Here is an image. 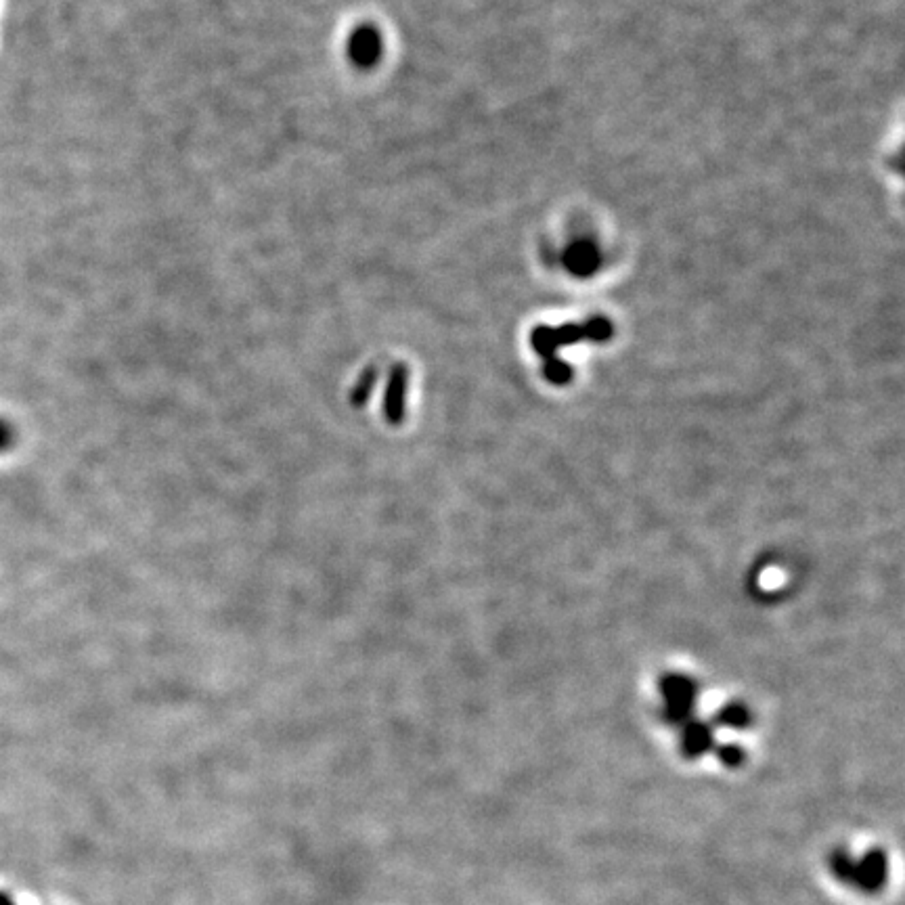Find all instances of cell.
<instances>
[{"label":"cell","mask_w":905,"mask_h":905,"mask_svg":"<svg viewBox=\"0 0 905 905\" xmlns=\"http://www.w3.org/2000/svg\"><path fill=\"white\" fill-rule=\"evenodd\" d=\"M830 870L843 885L855 887L857 891L864 893H874L885 887L889 862L887 855L878 849H868L866 853L841 849L832 855Z\"/></svg>","instance_id":"obj_1"},{"label":"cell","mask_w":905,"mask_h":905,"mask_svg":"<svg viewBox=\"0 0 905 905\" xmlns=\"http://www.w3.org/2000/svg\"><path fill=\"white\" fill-rule=\"evenodd\" d=\"M660 694L665 698V719L675 725H683L692 719L698 686L688 675L669 673L660 679Z\"/></svg>","instance_id":"obj_2"},{"label":"cell","mask_w":905,"mask_h":905,"mask_svg":"<svg viewBox=\"0 0 905 905\" xmlns=\"http://www.w3.org/2000/svg\"><path fill=\"white\" fill-rule=\"evenodd\" d=\"M407 390H409V371L405 365H396L390 373L384 394V415L386 422L392 426H399L405 419Z\"/></svg>","instance_id":"obj_3"},{"label":"cell","mask_w":905,"mask_h":905,"mask_svg":"<svg viewBox=\"0 0 905 905\" xmlns=\"http://www.w3.org/2000/svg\"><path fill=\"white\" fill-rule=\"evenodd\" d=\"M346 51L352 61L367 68V65H373L382 55V36L375 28L363 26L350 34Z\"/></svg>","instance_id":"obj_4"},{"label":"cell","mask_w":905,"mask_h":905,"mask_svg":"<svg viewBox=\"0 0 905 905\" xmlns=\"http://www.w3.org/2000/svg\"><path fill=\"white\" fill-rule=\"evenodd\" d=\"M715 744V732L713 725L700 721V719H690L683 723V734H681V750L683 755L690 759H698L704 753H709Z\"/></svg>","instance_id":"obj_5"},{"label":"cell","mask_w":905,"mask_h":905,"mask_svg":"<svg viewBox=\"0 0 905 905\" xmlns=\"http://www.w3.org/2000/svg\"><path fill=\"white\" fill-rule=\"evenodd\" d=\"M715 723L730 727V730H744V727L750 725V711L742 702H727L717 711Z\"/></svg>","instance_id":"obj_6"},{"label":"cell","mask_w":905,"mask_h":905,"mask_svg":"<svg viewBox=\"0 0 905 905\" xmlns=\"http://www.w3.org/2000/svg\"><path fill=\"white\" fill-rule=\"evenodd\" d=\"M543 375H545V380L554 386H564L575 378V371H572V365H568L566 361H562L558 357H551V359H545Z\"/></svg>","instance_id":"obj_7"},{"label":"cell","mask_w":905,"mask_h":905,"mask_svg":"<svg viewBox=\"0 0 905 905\" xmlns=\"http://www.w3.org/2000/svg\"><path fill=\"white\" fill-rule=\"evenodd\" d=\"M595 264H598V254H595V250L589 244H581L577 248H572V252L568 256V267L583 275L593 271Z\"/></svg>","instance_id":"obj_8"},{"label":"cell","mask_w":905,"mask_h":905,"mask_svg":"<svg viewBox=\"0 0 905 905\" xmlns=\"http://www.w3.org/2000/svg\"><path fill=\"white\" fill-rule=\"evenodd\" d=\"M375 382H378V371H375L373 367H369V369L361 375V380L357 382V386L352 388V392H350V401H352V405H355V407H363V405L367 403L369 396H371L373 388H375Z\"/></svg>","instance_id":"obj_9"},{"label":"cell","mask_w":905,"mask_h":905,"mask_svg":"<svg viewBox=\"0 0 905 905\" xmlns=\"http://www.w3.org/2000/svg\"><path fill=\"white\" fill-rule=\"evenodd\" d=\"M585 340L591 342H606L612 338V323L604 317H593L589 319L585 325Z\"/></svg>","instance_id":"obj_10"},{"label":"cell","mask_w":905,"mask_h":905,"mask_svg":"<svg viewBox=\"0 0 905 905\" xmlns=\"http://www.w3.org/2000/svg\"><path fill=\"white\" fill-rule=\"evenodd\" d=\"M717 759L725 765V767H738L744 763L746 759V750L740 744H721L717 748Z\"/></svg>","instance_id":"obj_11"},{"label":"cell","mask_w":905,"mask_h":905,"mask_svg":"<svg viewBox=\"0 0 905 905\" xmlns=\"http://www.w3.org/2000/svg\"><path fill=\"white\" fill-rule=\"evenodd\" d=\"M15 445V428L7 422V419L0 417V453L9 451Z\"/></svg>","instance_id":"obj_12"}]
</instances>
